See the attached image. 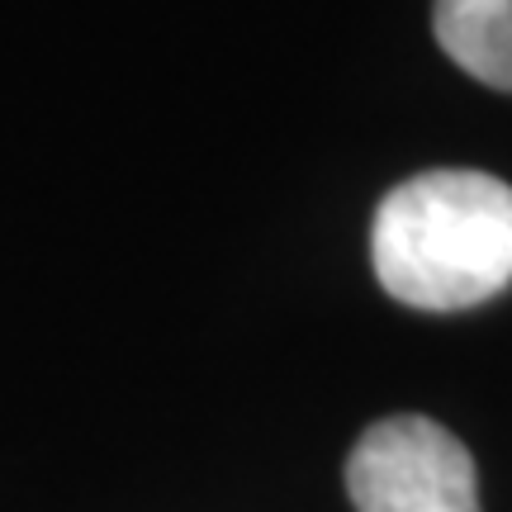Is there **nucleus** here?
Instances as JSON below:
<instances>
[{"label": "nucleus", "mask_w": 512, "mask_h": 512, "mask_svg": "<svg viewBox=\"0 0 512 512\" xmlns=\"http://www.w3.org/2000/svg\"><path fill=\"white\" fill-rule=\"evenodd\" d=\"M370 266L408 309L489 304L512 285V185L460 166L394 185L370 223Z\"/></svg>", "instance_id": "1"}, {"label": "nucleus", "mask_w": 512, "mask_h": 512, "mask_svg": "<svg viewBox=\"0 0 512 512\" xmlns=\"http://www.w3.org/2000/svg\"><path fill=\"white\" fill-rule=\"evenodd\" d=\"M356 512H479L475 460L432 418H384L361 432L347 460Z\"/></svg>", "instance_id": "2"}, {"label": "nucleus", "mask_w": 512, "mask_h": 512, "mask_svg": "<svg viewBox=\"0 0 512 512\" xmlns=\"http://www.w3.org/2000/svg\"><path fill=\"white\" fill-rule=\"evenodd\" d=\"M432 34L460 72L512 95V0H432Z\"/></svg>", "instance_id": "3"}]
</instances>
